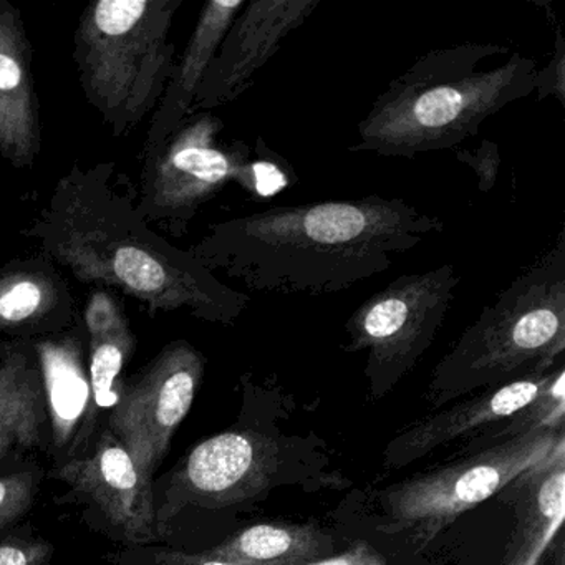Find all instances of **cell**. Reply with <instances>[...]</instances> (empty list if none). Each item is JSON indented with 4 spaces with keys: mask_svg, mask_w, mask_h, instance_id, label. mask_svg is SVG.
Segmentation results:
<instances>
[{
    "mask_svg": "<svg viewBox=\"0 0 565 565\" xmlns=\"http://www.w3.org/2000/svg\"><path fill=\"white\" fill-rule=\"evenodd\" d=\"M204 366L206 360L196 347L174 340L134 380L118 386L108 429L128 449L138 471L151 481L193 406Z\"/></svg>",
    "mask_w": 565,
    "mask_h": 565,
    "instance_id": "9c48e42d",
    "label": "cell"
},
{
    "mask_svg": "<svg viewBox=\"0 0 565 565\" xmlns=\"http://www.w3.org/2000/svg\"><path fill=\"white\" fill-rule=\"evenodd\" d=\"M565 352V226L555 243L486 306L439 360L436 406L554 369Z\"/></svg>",
    "mask_w": 565,
    "mask_h": 565,
    "instance_id": "277c9868",
    "label": "cell"
},
{
    "mask_svg": "<svg viewBox=\"0 0 565 565\" xmlns=\"http://www.w3.org/2000/svg\"><path fill=\"white\" fill-rule=\"evenodd\" d=\"M558 363L548 372L481 390L458 405L418 419L388 443L383 451V461L390 468L398 469L451 445L456 439L462 441L465 449L475 445L492 426L529 408L554 379Z\"/></svg>",
    "mask_w": 565,
    "mask_h": 565,
    "instance_id": "8fae6325",
    "label": "cell"
},
{
    "mask_svg": "<svg viewBox=\"0 0 565 565\" xmlns=\"http://www.w3.org/2000/svg\"><path fill=\"white\" fill-rule=\"evenodd\" d=\"M461 277L451 264L396 277L360 303L345 323L347 352H366L373 396L388 393L433 345Z\"/></svg>",
    "mask_w": 565,
    "mask_h": 565,
    "instance_id": "ba28073f",
    "label": "cell"
},
{
    "mask_svg": "<svg viewBox=\"0 0 565 565\" xmlns=\"http://www.w3.org/2000/svg\"><path fill=\"white\" fill-rule=\"evenodd\" d=\"M244 6V0H211L203 6L193 34L180 61L174 64L173 75L151 118L145 151L163 145L190 117L204 74Z\"/></svg>",
    "mask_w": 565,
    "mask_h": 565,
    "instance_id": "ac0fdd59",
    "label": "cell"
},
{
    "mask_svg": "<svg viewBox=\"0 0 565 565\" xmlns=\"http://www.w3.org/2000/svg\"><path fill=\"white\" fill-rule=\"evenodd\" d=\"M31 342L41 365L54 445L72 451L84 448L98 409L88 375L87 332L81 313L64 332Z\"/></svg>",
    "mask_w": 565,
    "mask_h": 565,
    "instance_id": "9a60e30c",
    "label": "cell"
},
{
    "mask_svg": "<svg viewBox=\"0 0 565 565\" xmlns=\"http://www.w3.org/2000/svg\"><path fill=\"white\" fill-rule=\"evenodd\" d=\"M456 158L459 163L466 164L475 171L478 177V188L482 193H488L494 188L499 177V167H501V153L499 145L494 141H482L476 150H458Z\"/></svg>",
    "mask_w": 565,
    "mask_h": 565,
    "instance_id": "cb8c5ba5",
    "label": "cell"
},
{
    "mask_svg": "<svg viewBox=\"0 0 565 565\" xmlns=\"http://www.w3.org/2000/svg\"><path fill=\"white\" fill-rule=\"evenodd\" d=\"M44 542L8 541L0 544V565H42L51 557Z\"/></svg>",
    "mask_w": 565,
    "mask_h": 565,
    "instance_id": "d4e9b609",
    "label": "cell"
},
{
    "mask_svg": "<svg viewBox=\"0 0 565 565\" xmlns=\"http://www.w3.org/2000/svg\"><path fill=\"white\" fill-rule=\"evenodd\" d=\"M47 422L41 365L31 340L0 339V462L41 441Z\"/></svg>",
    "mask_w": 565,
    "mask_h": 565,
    "instance_id": "d6986e66",
    "label": "cell"
},
{
    "mask_svg": "<svg viewBox=\"0 0 565 565\" xmlns=\"http://www.w3.org/2000/svg\"><path fill=\"white\" fill-rule=\"evenodd\" d=\"M78 313L71 286L42 250L0 267V337L55 335L67 330Z\"/></svg>",
    "mask_w": 565,
    "mask_h": 565,
    "instance_id": "2e32d148",
    "label": "cell"
},
{
    "mask_svg": "<svg viewBox=\"0 0 565 565\" xmlns=\"http://www.w3.org/2000/svg\"><path fill=\"white\" fill-rule=\"evenodd\" d=\"M183 0H98L78 19L74 61L85 98L115 138L157 110L177 64L171 25Z\"/></svg>",
    "mask_w": 565,
    "mask_h": 565,
    "instance_id": "5b68a950",
    "label": "cell"
},
{
    "mask_svg": "<svg viewBox=\"0 0 565 565\" xmlns=\"http://www.w3.org/2000/svg\"><path fill=\"white\" fill-rule=\"evenodd\" d=\"M32 61L34 51L21 11L0 0V157L18 170L34 167L42 151Z\"/></svg>",
    "mask_w": 565,
    "mask_h": 565,
    "instance_id": "5bb4252c",
    "label": "cell"
},
{
    "mask_svg": "<svg viewBox=\"0 0 565 565\" xmlns=\"http://www.w3.org/2000/svg\"><path fill=\"white\" fill-rule=\"evenodd\" d=\"M276 461V445L264 436L224 431L193 448L177 484L186 501L230 505L269 486Z\"/></svg>",
    "mask_w": 565,
    "mask_h": 565,
    "instance_id": "4fadbf2b",
    "label": "cell"
},
{
    "mask_svg": "<svg viewBox=\"0 0 565 565\" xmlns=\"http://www.w3.org/2000/svg\"><path fill=\"white\" fill-rule=\"evenodd\" d=\"M498 498L514 511V531L499 565H541L565 518V439L519 475Z\"/></svg>",
    "mask_w": 565,
    "mask_h": 565,
    "instance_id": "e0dca14e",
    "label": "cell"
},
{
    "mask_svg": "<svg viewBox=\"0 0 565 565\" xmlns=\"http://www.w3.org/2000/svg\"><path fill=\"white\" fill-rule=\"evenodd\" d=\"M160 565H236L230 562L217 561L207 554H184L180 551H164L157 554Z\"/></svg>",
    "mask_w": 565,
    "mask_h": 565,
    "instance_id": "484cf974",
    "label": "cell"
},
{
    "mask_svg": "<svg viewBox=\"0 0 565 565\" xmlns=\"http://www.w3.org/2000/svg\"><path fill=\"white\" fill-rule=\"evenodd\" d=\"M319 4L320 0L246 2L204 74L190 115L237 100Z\"/></svg>",
    "mask_w": 565,
    "mask_h": 565,
    "instance_id": "30bf717a",
    "label": "cell"
},
{
    "mask_svg": "<svg viewBox=\"0 0 565 565\" xmlns=\"http://www.w3.org/2000/svg\"><path fill=\"white\" fill-rule=\"evenodd\" d=\"M34 491L32 472L0 476V535L31 509Z\"/></svg>",
    "mask_w": 565,
    "mask_h": 565,
    "instance_id": "603a6c76",
    "label": "cell"
},
{
    "mask_svg": "<svg viewBox=\"0 0 565 565\" xmlns=\"http://www.w3.org/2000/svg\"><path fill=\"white\" fill-rule=\"evenodd\" d=\"M332 551V537L313 525L264 522L237 532L206 554L236 565H316Z\"/></svg>",
    "mask_w": 565,
    "mask_h": 565,
    "instance_id": "44dd1931",
    "label": "cell"
},
{
    "mask_svg": "<svg viewBox=\"0 0 565 565\" xmlns=\"http://www.w3.org/2000/svg\"><path fill=\"white\" fill-rule=\"evenodd\" d=\"M564 425L545 426L471 449L468 455L409 476L382 492L386 534L406 532L428 544L456 519L494 498L509 482L551 455L564 441Z\"/></svg>",
    "mask_w": 565,
    "mask_h": 565,
    "instance_id": "52a82bcc",
    "label": "cell"
},
{
    "mask_svg": "<svg viewBox=\"0 0 565 565\" xmlns=\"http://www.w3.org/2000/svg\"><path fill=\"white\" fill-rule=\"evenodd\" d=\"M224 121L211 111L190 115L153 150L145 151L140 194L135 206L147 224H161L183 237L201 207L224 188L237 184L257 198H270L290 186L294 170L286 158L257 138L224 140Z\"/></svg>",
    "mask_w": 565,
    "mask_h": 565,
    "instance_id": "8992f818",
    "label": "cell"
},
{
    "mask_svg": "<svg viewBox=\"0 0 565 565\" xmlns=\"http://www.w3.org/2000/svg\"><path fill=\"white\" fill-rule=\"evenodd\" d=\"M502 54H509L504 45L478 42L426 52L379 95L349 151L415 160L476 137L489 117L535 90L537 65L519 52L479 71Z\"/></svg>",
    "mask_w": 565,
    "mask_h": 565,
    "instance_id": "3957f363",
    "label": "cell"
},
{
    "mask_svg": "<svg viewBox=\"0 0 565 565\" xmlns=\"http://www.w3.org/2000/svg\"><path fill=\"white\" fill-rule=\"evenodd\" d=\"M54 476L88 495L131 542L154 539L153 481L138 471L120 439L105 429L88 458H72Z\"/></svg>",
    "mask_w": 565,
    "mask_h": 565,
    "instance_id": "7c38bea8",
    "label": "cell"
},
{
    "mask_svg": "<svg viewBox=\"0 0 565 565\" xmlns=\"http://www.w3.org/2000/svg\"><path fill=\"white\" fill-rule=\"evenodd\" d=\"M114 178V163H75L22 236L38 241L78 282L134 297L153 317L183 310L204 322L234 326L250 297L154 233Z\"/></svg>",
    "mask_w": 565,
    "mask_h": 565,
    "instance_id": "7a4b0ae2",
    "label": "cell"
},
{
    "mask_svg": "<svg viewBox=\"0 0 565 565\" xmlns=\"http://www.w3.org/2000/svg\"><path fill=\"white\" fill-rule=\"evenodd\" d=\"M445 223L402 198L273 206L211 224L190 253L254 292L320 297L345 292L441 234Z\"/></svg>",
    "mask_w": 565,
    "mask_h": 565,
    "instance_id": "6da1fadb",
    "label": "cell"
},
{
    "mask_svg": "<svg viewBox=\"0 0 565 565\" xmlns=\"http://www.w3.org/2000/svg\"><path fill=\"white\" fill-rule=\"evenodd\" d=\"M81 316L87 332L88 375L95 405L97 409H111L117 403L121 373L137 352V333L124 303L111 290L95 289Z\"/></svg>",
    "mask_w": 565,
    "mask_h": 565,
    "instance_id": "ffe728a7",
    "label": "cell"
},
{
    "mask_svg": "<svg viewBox=\"0 0 565 565\" xmlns=\"http://www.w3.org/2000/svg\"><path fill=\"white\" fill-rule=\"evenodd\" d=\"M532 4L544 8L548 22L554 24L555 42L554 54L551 62L542 71L535 74V90L539 100H545L547 97L557 98L558 104L565 108V38L562 32V25L552 12V6L542 0H531Z\"/></svg>",
    "mask_w": 565,
    "mask_h": 565,
    "instance_id": "7402d4cb",
    "label": "cell"
}]
</instances>
